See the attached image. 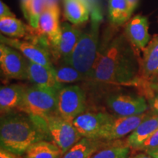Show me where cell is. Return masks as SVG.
<instances>
[{
	"mask_svg": "<svg viewBox=\"0 0 158 158\" xmlns=\"http://www.w3.org/2000/svg\"><path fill=\"white\" fill-rule=\"evenodd\" d=\"M64 14L69 22L80 25L86 22L91 14V6L87 0H63Z\"/></svg>",
	"mask_w": 158,
	"mask_h": 158,
	"instance_id": "cell-19",
	"label": "cell"
},
{
	"mask_svg": "<svg viewBox=\"0 0 158 158\" xmlns=\"http://www.w3.org/2000/svg\"><path fill=\"white\" fill-rule=\"evenodd\" d=\"M7 17H15V15L12 13L8 6L1 1L0 2V19Z\"/></svg>",
	"mask_w": 158,
	"mask_h": 158,
	"instance_id": "cell-29",
	"label": "cell"
},
{
	"mask_svg": "<svg viewBox=\"0 0 158 158\" xmlns=\"http://www.w3.org/2000/svg\"><path fill=\"white\" fill-rule=\"evenodd\" d=\"M149 113L128 116H117L108 122L100 130L98 139L106 141H114L133 133L136 127L148 116Z\"/></svg>",
	"mask_w": 158,
	"mask_h": 158,
	"instance_id": "cell-9",
	"label": "cell"
},
{
	"mask_svg": "<svg viewBox=\"0 0 158 158\" xmlns=\"http://www.w3.org/2000/svg\"><path fill=\"white\" fill-rule=\"evenodd\" d=\"M61 40L59 46V57L62 59L63 63L68 64L75 48L78 43L82 29L69 22L61 23Z\"/></svg>",
	"mask_w": 158,
	"mask_h": 158,
	"instance_id": "cell-15",
	"label": "cell"
},
{
	"mask_svg": "<svg viewBox=\"0 0 158 158\" xmlns=\"http://www.w3.org/2000/svg\"><path fill=\"white\" fill-rule=\"evenodd\" d=\"M27 79L35 85L56 89L58 90L63 86L57 82L54 68H49L29 60Z\"/></svg>",
	"mask_w": 158,
	"mask_h": 158,
	"instance_id": "cell-16",
	"label": "cell"
},
{
	"mask_svg": "<svg viewBox=\"0 0 158 158\" xmlns=\"http://www.w3.org/2000/svg\"><path fill=\"white\" fill-rule=\"evenodd\" d=\"M54 69L57 82L62 86L65 84H74L86 80L84 74L70 64L63 63Z\"/></svg>",
	"mask_w": 158,
	"mask_h": 158,
	"instance_id": "cell-25",
	"label": "cell"
},
{
	"mask_svg": "<svg viewBox=\"0 0 158 158\" xmlns=\"http://www.w3.org/2000/svg\"><path fill=\"white\" fill-rule=\"evenodd\" d=\"M108 142L97 138L82 137L63 155L62 158H91Z\"/></svg>",
	"mask_w": 158,
	"mask_h": 158,
	"instance_id": "cell-18",
	"label": "cell"
},
{
	"mask_svg": "<svg viewBox=\"0 0 158 158\" xmlns=\"http://www.w3.org/2000/svg\"></svg>",
	"mask_w": 158,
	"mask_h": 158,
	"instance_id": "cell-35",
	"label": "cell"
},
{
	"mask_svg": "<svg viewBox=\"0 0 158 158\" xmlns=\"http://www.w3.org/2000/svg\"><path fill=\"white\" fill-rule=\"evenodd\" d=\"M0 68L7 78L25 80L27 79L28 59L19 51L1 43Z\"/></svg>",
	"mask_w": 158,
	"mask_h": 158,
	"instance_id": "cell-10",
	"label": "cell"
},
{
	"mask_svg": "<svg viewBox=\"0 0 158 158\" xmlns=\"http://www.w3.org/2000/svg\"><path fill=\"white\" fill-rule=\"evenodd\" d=\"M0 158H18L17 155L10 152L7 150L1 149H0Z\"/></svg>",
	"mask_w": 158,
	"mask_h": 158,
	"instance_id": "cell-31",
	"label": "cell"
},
{
	"mask_svg": "<svg viewBox=\"0 0 158 158\" xmlns=\"http://www.w3.org/2000/svg\"><path fill=\"white\" fill-rule=\"evenodd\" d=\"M31 0H21V8L23 12V14L24 15L25 19L27 20L29 15V6H30Z\"/></svg>",
	"mask_w": 158,
	"mask_h": 158,
	"instance_id": "cell-30",
	"label": "cell"
},
{
	"mask_svg": "<svg viewBox=\"0 0 158 158\" xmlns=\"http://www.w3.org/2000/svg\"><path fill=\"white\" fill-rule=\"evenodd\" d=\"M54 2H57V0H31L27 19L29 27L36 29L41 13L47 6Z\"/></svg>",
	"mask_w": 158,
	"mask_h": 158,
	"instance_id": "cell-27",
	"label": "cell"
},
{
	"mask_svg": "<svg viewBox=\"0 0 158 158\" xmlns=\"http://www.w3.org/2000/svg\"><path fill=\"white\" fill-rule=\"evenodd\" d=\"M148 100L150 113L158 114V78L141 85Z\"/></svg>",
	"mask_w": 158,
	"mask_h": 158,
	"instance_id": "cell-26",
	"label": "cell"
},
{
	"mask_svg": "<svg viewBox=\"0 0 158 158\" xmlns=\"http://www.w3.org/2000/svg\"><path fill=\"white\" fill-rule=\"evenodd\" d=\"M131 16L127 0H108V19L114 27L124 24Z\"/></svg>",
	"mask_w": 158,
	"mask_h": 158,
	"instance_id": "cell-22",
	"label": "cell"
},
{
	"mask_svg": "<svg viewBox=\"0 0 158 158\" xmlns=\"http://www.w3.org/2000/svg\"><path fill=\"white\" fill-rule=\"evenodd\" d=\"M143 51V58L139 63L138 85L158 78V35L149 41Z\"/></svg>",
	"mask_w": 158,
	"mask_h": 158,
	"instance_id": "cell-13",
	"label": "cell"
},
{
	"mask_svg": "<svg viewBox=\"0 0 158 158\" xmlns=\"http://www.w3.org/2000/svg\"><path fill=\"white\" fill-rule=\"evenodd\" d=\"M147 154H149V155H151L152 157L154 158H158V147L156 149L149 150V151L146 152Z\"/></svg>",
	"mask_w": 158,
	"mask_h": 158,
	"instance_id": "cell-34",
	"label": "cell"
},
{
	"mask_svg": "<svg viewBox=\"0 0 158 158\" xmlns=\"http://www.w3.org/2000/svg\"><path fill=\"white\" fill-rule=\"evenodd\" d=\"M27 29L28 27L15 17L0 19V31L5 36L12 38H21L27 34Z\"/></svg>",
	"mask_w": 158,
	"mask_h": 158,
	"instance_id": "cell-24",
	"label": "cell"
},
{
	"mask_svg": "<svg viewBox=\"0 0 158 158\" xmlns=\"http://www.w3.org/2000/svg\"><path fill=\"white\" fill-rule=\"evenodd\" d=\"M113 116L114 114L102 111L83 112L74 118L73 124L82 137L97 138L102 127Z\"/></svg>",
	"mask_w": 158,
	"mask_h": 158,
	"instance_id": "cell-12",
	"label": "cell"
},
{
	"mask_svg": "<svg viewBox=\"0 0 158 158\" xmlns=\"http://www.w3.org/2000/svg\"><path fill=\"white\" fill-rule=\"evenodd\" d=\"M63 152L54 142L46 140L37 141L25 152V158H62Z\"/></svg>",
	"mask_w": 158,
	"mask_h": 158,
	"instance_id": "cell-21",
	"label": "cell"
},
{
	"mask_svg": "<svg viewBox=\"0 0 158 158\" xmlns=\"http://www.w3.org/2000/svg\"><path fill=\"white\" fill-rule=\"evenodd\" d=\"M59 16L60 9L58 2L51 3L41 13L37 28L30 27L37 37L40 39L41 44L51 50L56 57H59V46L62 34Z\"/></svg>",
	"mask_w": 158,
	"mask_h": 158,
	"instance_id": "cell-5",
	"label": "cell"
},
{
	"mask_svg": "<svg viewBox=\"0 0 158 158\" xmlns=\"http://www.w3.org/2000/svg\"><path fill=\"white\" fill-rule=\"evenodd\" d=\"M130 158H154V157H152L151 155H149V154L145 152V153L136 154V155L132 156V157Z\"/></svg>",
	"mask_w": 158,
	"mask_h": 158,
	"instance_id": "cell-33",
	"label": "cell"
},
{
	"mask_svg": "<svg viewBox=\"0 0 158 158\" xmlns=\"http://www.w3.org/2000/svg\"><path fill=\"white\" fill-rule=\"evenodd\" d=\"M158 147V129L148 138L144 143L140 146L135 151H143L144 152Z\"/></svg>",
	"mask_w": 158,
	"mask_h": 158,
	"instance_id": "cell-28",
	"label": "cell"
},
{
	"mask_svg": "<svg viewBox=\"0 0 158 158\" xmlns=\"http://www.w3.org/2000/svg\"><path fill=\"white\" fill-rule=\"evenodd\" d=\"M40 118L49 138L62 149L63 155L82 138L73 121L62 117L56 112Z\"/></svg>",
	"mask_w": 158,
	"mask_h": 158,
	"instance_id": "cell-6",
	"label": "cell"
},
{
	"mask_svg": "<svg viewBox=\"0 0 158 158\" xmlns=\"http://www.w3.org/2000/svg\"><path fill=\"white\" fill-rule=\"evenodd\" d=\"M124 35L134 48L143 50L150 41L147 18L141 15L130 18L124 27Z\"/></svg>",
	"mask_w": 158,
	"mask_h": 158,
	"instance_id": "cell-14",
	"label": "cell"
},
{
	"mask_svg": "<svg viewBox=\"0 0 158 158\" xmlns=\"http://www.w3.org/2000/svg\"><path fill=\"white\" fill-rule=\"evenodd\" d=\"M89 24L82 31L80 38L68 64L72 65L89 80L95 64L99 51L100 29L102 21V15L98 5L91 9Z\"/></svg>",
	"mask_w": 158,
	"mask_h": 158,
	"instance_id": "cell-3",
	"label": "cell"
},
{
	"mask_svg": "<svg viewBox=\"0 0 158 158\" xmlns=\"http://www.w3.org/2000/svg\"><path fill=\"white\" fill-rule=\"evenodd\" d=\"M58 89L34 85L26 88L17 110L30 116L43 117L56 113Z\"/></svg>",
	"mask_w": 158,
	"mask_h": 158,
	"instance_id": "cell-4",
	"label": "cell"
},
{
	"mask_svg": "<svg viewBox=\"0 0 158 158\" xmlns=\"http://www.w3.org/2000/svg\"><path fill=\"white\" fill-rule=\"evenodd\" d=\"M138 73L132 45L124 34H119L99 48L89 81L104 85H138Z\"/></svg>",
	"mask_w": 158,
	"mask_h": 158,
	"instance_id": "cell-1",
	"label": "cell"
},
{
	"mask_svg": "<svg viewBox=\"0 0 158 158\" xmlns=\"http://www.w3.org/2000/svg\"><path fill=\"white\" fill-rule=\"evenodd\" d=\"M86 107V94L78 85L63 86L58 92L56 113L72 120L84 112Z\"/></svg>",
	"mask_w": 158,
	"mask_h": 158,
	"instance_id": "cell-7",
	"label": "cell"
},
{
	"mask_svg": "<svg viewBox=\"0 0 158 158\" xmlns=\"http://www.w3.org/2000/svg\"><path fill=\"white\" fill-rule=\"evenodd\" d=\"M26 87L19 84L2 86L0 89V110L1 114L17 110L22 101Z\"/></svg>",
	"mask_w": 158,
	"mask_h": 158,
	"instance_id": "cell-20",
	"label": "cell"
},
{
	"mask_svg": "<svg viewBox=\"0 0 158 158\" xmlns=\"http://www.w3.org/2000/svg\"><path fill=\"white\" fill-rule=\"evenodd\" d=\"M130 148L127 142L108 141L91 158H129Z\"/></svg>",
	"mask_w": 158,
	"mask_h": 158,
	"instance_id": "cell-23",
	"label": "cell"
},
{
	"mask_svg": "<svg viewBox=\"0 0 158 158\" xmlns=\"http://www.w3.org/2000/svg\"><path fill=\"white\" fill-rule=\"evenodd\" d=\"M0 40L2 43L19 51L29 61L49 68H54L51 58L50 51L40 43L21 40L19 38H12L2 34L0 36Z\"/></svg>",
	"mask_w": 158,
	"mask_h": 158,
	"instance_id": "cell-11",
	"label": "cell"
},
{
	"mask_svg": "<svg viewBox=\"0 0 158 158\" xmlns=\"http://www.w3.org/2000/svg\"><path fill=\"white\" fill-rule=\"evenodd\" d=\"M106 103L114 115L117 116L138 115L149 110V104L144 96L114 92L106 98Z\"/></svg>",
	"mask_w": 158,
	"mask_h": 158,
	"instance_id": "cell-8",
	"label": "cell"
},
{
	"mask_svg": "<svg viewBox=\"0 0 158 158\" xmlns=\"http://www.w3.org/2000/svg\"><path fill=\"white\" fill-rule=\"evenodd\" d=\"M128 3H129V7H130V10L131 14H133V13L135 10L136 7L139 2V0H127Z\"/></svg>",
	"mask_w": 158,
	"mask_h": 158,
	"instance_id": "cell-32",
	"label": "cell"
},
{
	"mask_svg": "<svg viewBox=\"0 0 158 158\" xmlns=\"http://www.w3.org/2000/svg\"><path fill=\"white\" fill-rule=\"evenodd\" d=\"M158 129V114L149 113L141 123L130 134L126 142L128 146L136 150Z\"/></svg>",
	"mask_w": 158,
	"mask_h": 158,
	"instance_id": "cell-17",
	"label": "cell"
},
{
	"mask_svg": "<svg viewBox=\"0 0 158 158\" xmlns=\"http://www.w3.org/2000/svg\"><path fill=\"white\" fill-rule=\"evenodd\" d=\"M47 139L50 138L40 117L30 116L19 110L2 114L1 149L21 156L33 143Z\"/></svg>",
	"mask_w": 158,
	"mask_h": 158,
	"instance_id": "cell-2",
	"label": "cell"
}]
</instances>
